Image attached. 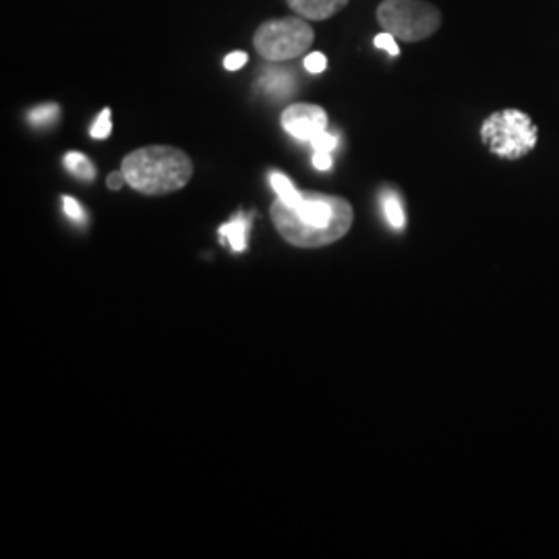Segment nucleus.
<instances>
[{
    "mask_svg": "<svg viewBox=\"0 0 559 559\" xmlns=\"http://www.w3.org/2000/svg\"><path fill=\"white\" fill-rule=\"evenodd\" d=\"M62 210L71 221L78 222V224H85L87 221L85 210L81 207L80 201L73 200V198H62Z\"/></svg>",
    "mask_w": 559,
    "mask_h": 559,
    "instance_id": "obj_16",
    "label": "nucleus"
},
{
    "mask_svg": "<svg viewBox=\"0 0 559 559\" xmlns=\"http://www.w3.org/2000/svg\"><path fill=\"white\" fill-rule=\"evenodd\" d=\"M380 201L388 226L394 228L396 233H402L406 228V214H404V205L399 193L394 189H383Z\"/></svg>",
    "mask_w": 559,
    "mask_h": 559,
    "instance_id": "obj_10",
    "label": "nucleus"
},
{
    "mask_svg": "<svg viewBox=\"0 0 559 559\" xmlns=\"http://www.w3.org/2000/svg\"><path fill=\"white\" fill-rule=\"evenodd\" d=\"M282 127L295 140L311 143L320 133L328 131V115L316 104H293L282 115Z\"/></svg>",
    "mask_w": 559,
    "mask_h": 559,
    "instance_id": "obj_6",
    "label": "nucleus"
},
{
    "mask_svg": "<svg viewBox=\"0 0 559 559\" xmlns=\"http://www.w3.org/2000/svg\"><path fill=\"white\" fill-rule=\"evenodd\" d=\"M110 131H112V120H110V108H104L100 112V117L96 119L94 122V127H92V131H90V135L94 138V140H106L108 135H110Z\"/></svg>",
    "mask_w": 559,
    "mask_h": 559,
    "instance_id": "obj_14",
    "label": "nucleus"
},
{
    "mask_svg": "<svg viewBox=\"0 0 559 559\" xmlns=\"http://www.w3.org/2000/svg\"><path fill=\"white\" fill-rule=\"evenodd\" d=\"M316 40L313 27L305 17H280L261 23L253 44L270 62H286L305 55Z\"/></svg>",
    "mask_w": 559,
    "mask_h": 559,
    "instance_id": "obj_5",
    "label": "nucleus"
},
{
    "mask_svg": "<svg viewBox=\"0 0 559 559\" xmlns=\"http://www.w3.org/2000/svg\"><path fill=\"white\" fill-rule=\"evenodd\" d=\"M249 57L245 52H230L226 59H224V69L228 71H239L245 64H247Z\"/></svg>",
    "mask_w": 559,
    "mask_h": 559,
    "instance_id": "obj_19",
    "label": "nucleus"
},
{
    "mask_svg": "<svg viewBox=\"0 0 559 559\" xmlns=\"http://www.w3.org/2000/svg\"><path fill=\"white\" fill-rule=\"evenodd\" d=\"M261 92L267 94L270 98H286L288 94H293L295 90V78L293 73L288 71H282V69H267L263 73V78L258 81Z\"/></svg>",
    "mask_w": 559,
    "mask_h": 559,
    "instance_id": "obj_9",
    "label": "nucleus"
},
{
    "mask_svg": "<svg viewBox=\"0 0 559 559\" xmlns=\"http://www.w3.org/2000/svg\"><path fill=\"white\" fill-rule=\"evenodd\" d=\"M305 69H307V73H313V75H320V73H323V71L328 69V59H325V55H321V52H311V55H307V59H305Z\"/></svg>",
    "mask_w": 559,
    "mask_h": 559,
    "instance_id": "obj_17",
    "label": "nucleus"
},
{
    "mask_svg": "<svg viewBox=\"0 0 559 559\" xmlns=\"http://www.w3.org/2000/svg\"><path fill=\"white\" fill-rule=\"evenodd\" d=\"M251 214H237L228 224H222L221 242L228 245L235 253H242L247 249V240H249V230H251Z\"/></svg>",
    "mask_w": 559,
    "mask_h": 559,
    "instance_id": "obj_8",
    "label": "nucleus"
},
{
    "mask_svg": "<svg viewBox=\"0 0 559 559\" xmlns=\"http://www.w3.org/2000/svg\"><path fill=\"white\" fill-rule=\"evenodd\" d=\"M60 108L59 104H41V106H36V108H32L29 112H27V122L29 124H34V127H48V124H52V122H57L59 119Z\"/></svg>",
    "mask_w": 559,
    "mask_h": 559,
    "instance_id": "obj_13",
    "label": "nucleus"
},
{
    "mask_svg": "<svg viewBox=\"0 0 559 559\" xmlns=\"http://www.w3.org/2000/svg\"><path fill=\"white\" fill-rule=\"evenodd\" d=\"M338 143L340 140L336 133L323 131L316 140L311 141V147H313V152H330V154H334V150L338 147Z\"/></svg>",
    "mask_w": 559,
    "mask_h": 559,
    "instance_id": "obj_15",
    "label": "nucleus"
},
{
    "mask_svg": "<svg viewBox=\"0 0 559 559\" xmlns=\"http://www.w3.org/2000/svg\"><path fill=\"white\" fill-rule=\"evenodd\" d=\"M288 7L305 20L323 21L340 13L348 0H286Z\"/></svg>",
    "mask_w": 559,
    "mask_h": 559,
    "instance_id": "obj_7",
    "label": "nucleus"
},
{
    "mask_svg": "<svg viewBox=\"0 0 559 559\" xmlns=\"http://www.w3.org/2000/svg\"><path fill=\"white\" fill-rule=\"evenodd\" d=\"M272 218L290 245L311 249L342 239L353 226V207L342 198L302 193L295 205L276 201Z\"/></svg>",
    "mask_w": 559,
    "mask_h": 559,
    "instance_id": "obj_1",
    "label": "nucleus"
},
{
    "mask_svg": "<svg viewBox=\"0 0 559 559\" xmlns=\"http://www.w3.org/2000/svg\"><path fill=\"white\" fill-rule=\"evenodd\" d=\"M127 182L143 195H168L193 177L191 158L170 145H150L131 152L122 160Z\"/></svg>",
    "mask_w": 559,
    "mask_h": 559,
    "instance_id": "obj_2",
    "label": "nucleus"
},
{
    "mask_svg": "<svg viewBox=\"0 0 559 559\" xmlns=\"http://www.w3.org/2000/svg\"><path fill=\"white\" fill-rule=\"evenodd\" d=\"M108 189H112V191H119L120 187H124V182H127V177H124V173L120 170V173H112V175H108Z\"/></svg>",
    "mask_w": 559,
    "mask_h": 559,
    "instance_id": "obj_21",
    "label": "nucleus"
},
{
    "mask_svg": "<svg viewBox=\"0 0 559 559\" xmlns=\"http://www.w3.org/2000/svg\"><path fill=\"white\" fill-rule=\"evenodd\" d=\"M376 46L381 48V50H385L390 57H399L400 55L399 41L388 32H381L380 36L376 38Z\"/></svg>",
    "mask_w": 559,
    "mask_h": 559,
    "instance_id": "obj_18",
    "label": "nucleus"
},
{
    "mask_svg": "<svg viewBox=\"0 0 559 559\" xmlns=\"http://www.w3.org/2000/svg\"><path fill=\"white\" fill-rule=\"evenodd\" d=\"M537 140V124L526 112L516 108L493 112L480 127V141L485 147L503 160H520L528 156L535 150Z\"/></svg>",
    "mask_w": 559,
    "mask_h": 559,
    "instance_id": "obj_3",
    "label": "nucleus"
},
{
    "mask_svg": "<svg viewBox=\"0 0 559 559\" xmlns=\"http://www.w3.org/2000/svg\"><path fill=\"white\" fill-rule=\"evenodd\" d=\"M381 29L396 40L423 41L441 27V11L427 0H383L378 7Z\"/></svg>",
    "mask_w": 559,
    "mask_h": 559,
    "instance_id": "obj_4",
    "label": "nucleus"
},
{
    "mask_svg": "<svg viewBox=\"0 0 559 559\" xmlns=\"http://www.w3.org/2000/svg\"><path fill=\"white\" fill-rule=\"evenodd\" d=\"M270 185H272V189L276 191L278 200L288 203V205H295V203L302 198V193L293 185V180L286 179V177L280 175V173H272V175H270Z\"/></svg>",
    "mask_w": 559,
    "mask_h": 559,
    "instance_id": "obj_12",
    "label": "nucleus"
},
{
    "mask_svg": "<svg viewBox=\"0 0 559 559\" xmlns=\"http://www.w3.org/2000/svg\"><path fill=\"white\" fill-rule=\"evenodd\" d=\"M62 162H64V168H67L75 179H96V166L87 160V156H83L81 152H69Z\"/></svg>",
    "mask_w": 559,
    "mask_h": 559,
    "instance_id": "obj_11",
    "label": "nucleus"
},
{
    "mask_svg": "<svg viewBox=\"0 0 559 559\" xmlns=\"http://www.w3.org/2000/svg\"><path fill=\"white\" fill-rule=\"evenodd\" d=\"M332 154L330 152H313V166L318 168V170H330L332 168Z\"/></svg>",
    "mask_w": 559,
    "mask_h": 559,
    "instance_id": "obj_20",
    "label": "nucleus"
}]
</instances>
